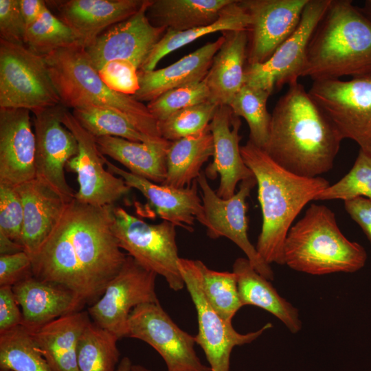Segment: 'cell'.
Returning <instances> with one entry per match:
<instances>
[{
    "instance_id": "cell-1",
    "label": "cell",
    "mask_w": 371,
    "mask_h": 371,
    "mask_svg": "<svg viewBox=\"0 0 371 371\" xmlns=\"http://www.w3.org/2000/svg\"><path fill=\"white\" fill-rule=\"evenodd\" d=\"M113 206L69 202L34 256L37 276L71 289L85 305L95 303L127 257L112 231Z\"/></svg>"
},
{
    "instance_id": "cell-2",
    "label": "cell",
    "mask_w": 371,
    "mask_h": 371,
    "mask_svg": "<svg viewBox=\"0 0 371 371\" xmlns=\"http://www.w3.org/2000/svg\"><path fill=\"white\" fill-rule=\"evenodd\" d=\"M342 140L331 120L295 82L274 106L263 150L284 169L313 178L331 170Z\"/></svg>"
},
{
    "instance_id": "cell-3",
    "label": "cell",
    "mask_w": 371,
    "mask_h": 371,
    "mask_svg": "<svg viewBox=\"0 0 371 371\" xmlns=\"http://www.w3.org/2000/svg\"><path fill=\"white\" fill-rule=\"evenodd\" d=\"M240 153L256 180L262 212L255 247L269 265H284V244L293 221L329 183L322 177H304L284 169L249 140L240 146Z\"/></svg>"
},
{
    "instance_id": "cell-4",
    "label": "cell",
    "mask_w": 371,
    "mask_h": 371,
    "mask_svg": "<svg viewBox=\"0 0 371 371\" xmlns=\"http://www.w3.org/2000/svg\"><path fill=\"white\" fill-rule=\"evenodd\" d=\"M371 74V20L349 0H330L310 39L302 77Z\"/></svg>"
},
{
    "instance_id": "cell-5",
    "label": "cell",
    "mask_w": 371,
    "mask_h": 371,
    "mask_svg": "<svg viewBox=\"0 0 371 371\" xmlns=\"http://www.w3.org/2000/svg\"><path fill=\"white\" fill-rule=\"evenodd\" d=\"M283 253L284 265L317 276L354 273L363 268L367 260L365 249L342 234L334 212L315 203L290 228Z\"/></svg>"
},
{
    "instance_id": "cell-6",
    "label": "cell",
    "mask_w": 371,
    "mask_h": 371,
    "mask_svg": "<svg viewBox=\"0 0 371 371\" xmlns=\"http://www.w3.org/2000/svg\"><path fill=\"white\" fill-rule=\"evenodd\" d=\"M44 58L63 106L73 109L87 103L109 109L123 115L144 135L164 139L147 105L109 89L82 45L60 49Z\"/></svg>"
},
{
    "instance_id": "cell-7",
    "label": "cell",
    "mask_w": 371,
    "mask_h": 371,
    "mask_svg": "<svg viewBox=\"0 0 371 371\" xmlns=\"http://www.w3.org/2000/svg\"><path fill=\"white\" fill-rule=\"evenodd\" d=\"M175 225L163 221L148 223L113 206L112 231L120 248L145 269L163 276L169 287L178 291L185 286L179 269Z\"/></svg>"
},
{
    "instance_id": "cell-8",
    "label": "cell",
    "mask_w": 371,
    "mask_h": 371,
    "mask_svg": "<svg viewBox=\"0 0 371 371\" xmlns=\"http://www.w3.org/2000/svg\"><path fill=\"white\" fill-rule=\"evenodd\" d=\"M60 104L44 56L0 39V108L35 113Z\"/></svg>"
},
{
    "instance_id": "cell-9",
    "label": "cell",
    "mask_w": 371,
    "mask_h": 371,
    "mask_svg": "<svg viewBox=\"0 0 371 371\" xmlns=\"http://www.w3.org/2000/svg\"><path fill=\"white\" fill-rule=\"evenodd\" d=\"M308 92L342 139H352L371 155V74L313 81Z\"/></svg>"
},
{
    "instance_id": "cell-10",
    "label": "cell",
    "mask_w": 371,
    "mask_h": 371,
    "mask_svg": "<svg viewBox=\"0 0 371 371\" xmlns=\"http://www.w3.org/2000/svg\"><path fill=\"white\" fill-rule=\"evenodd\" d=\"M179 269L196 311V344L203 350L210 371H230V357L234 348L252 342L271 328V323L256 331L238 333L232 322L224 320L207 300L201 286L199 260L180 258Z\"/></svg>"
},
{
    "instance_id": "cell-11",
    "label": "cell",
    "mask_w": 371,
    "mask_h": 371,
    "mask_svg": "<svg viewBox=\"0 0 371 371\" xmlns=\"http://www.w3.org/2000/svg\"><path fill=\"white\" fill-rule=\"evenodd\" d=\"M157 276L128 255L102 296L88 308L91 321L119 339L126 337L133 309L143 304L159 302L155 292Z\"/></svg>"
},
{
    "instance_id": "cell-12",
    "label": "cell",
    "mask_w": 371,
    "mask_h": 371,
    "mask_svg": "<svg viewBox=\"0 0 371 371\" xmlns=\"http://www.w3.org/2000/svg\"><path fill=\"white\" fill-rule=\"evenodd\" d=\"M330 0H308L294 32L265 63L247 65L245 85L262 89L270 95L302 77L307 47L312 34Z\"/></svg>"
},
{
    "instance_id": "cell-13",
    "label": "cell",
    "mask_w": 371,
    "mask_h": 371,
    "mask_svg": "<svg viewBox=\"0 0 371 371\" xmlns=\"http://www.w3.org/2000/svg\"><path fill=\"white\" fill-rule=\"evenodd\" d=\"M126 337L153 347L164 359L167 371H210L196 353L194 336L180 328L159 302L143 304L133 309Z\"/></svg>"
},
{
    "instance_id": "cell-14",
    "label": "cell",
    "mask_w": 371,
    "mask_h": 371,
    "mask_svg": "<svg viewBox=\"0 0 371 371\" xmlns=\"http://www.w3.org/2000/svg\"><path fill=\"white\" fill-rule=\"evenodd\" d=\"M201 192L207 236L213 239L225 237L235 243L245 254L257 272L267 280L274 279V273L260 256L248 238L247 199L256 185L254 177L242 181L239 190L230 198L218 196L208 183L204 171L197 178Z\"/></svg>"
},
{
    "instance_id": "cell-15",
    "label": "cell",
    "mask_w": 371,
    "mask_h": 371,
    "mask_svg": "<svg viewBox=\"0 0 371 371\" xmlns=\"http://www.w3.org/2000/svg\"><path fill=\"white\" fill-rule=\"evenodd\" d=\"M62 123L74 135L78 144V154L67 164L66 168L77 174L78 190L74 199L93 206L113 205L127 194L131 188L120 177L109 172L104 166L95 138L85 129L72 113L63 106Z\"/></svg>"
},
{
    "instance_id": "cell-16",
    "label": "cell",
    "mask_w": 371,
    "mask_h": 371,
    "mask_svg": "<svg viewBox=\"0 0 371 371\" xmlns=\"http://www.w3.org/2000/svg\"><path fill=\"white\" fill-rule=\"evenodd\" d=\"M62 107L60 104L33 113L35 173L36 179L69 202L76 192L66 180L65 170L67 163L78 154V144L60 120Z\"/></svg>"
},
{
    "instance_id": "cell-17",
    "label": "cell",
    "mask_w": 371,
    "mask_h": 371,
    "mask_svg": "<svg viewBox=\"0 0 371 371\" xmlns=\"http://www.w3.org/2000/svg\"><path fill=\"white\" fill-rule=\"evenodd\" d=\"M250 17L247 65L267 61L297 27L308 0H240Z\"/></svg>"
},
{
    "instance_id": "cell-18",
    "label": "cell",
    "mask_w": 371,
    "mask_h": 371,
    "mask_svg": "<svg viewBox=\"0 0 371 371\" xmlns=\"http://www.w3.org/2000/svg\"><path fill=\"white\" fill-rule=\"evenodd\" d=\"M150 0H144L140 9L128 19L117 23L102 33L85 48L89 60L98 71L106 63L126 60L138 69L166 32L149 21L146 11Z\"/></svg>"
},
{
    "instance_id": "cell-19",
    "label": "cell",
    "mask_w": 371,
    "mask_h": 371,
    "mask_svg": "<svg viewBox=\"0 0 371 371\" xmlns=\"http://www.w3.org/2000/svg\"><path fill=\"white\" fill-rule=\"evenodd\" d=\"M30 111L0 108V183L17 186L36 178V139Z\"/></svg>"
},
{
    "instance_id": "cell-20",
    "label": "cell",
    "mask_w": 371,
    "mask_h": 371,
    "mask_svg": "<svg viewBox=\"0 0 371 371\" xmlns=\"http://www.w3.org/2000/svg\"><path fill=\"white\" fill-rule=\"evenodd\" d=\"M240 117L234 115L227 105L218 106L209 126L213 137V160L204 171L207 179L220 176L216 191L221 198L227 199L236 193L237 184L254 177L245 164L239 142Z\"/></svg>"
},
{
    "instance_id": "cell-21",
    "label": "cell",
    "mask_w": 371,
    "mask_h": 371,
    "mask_svg": "<svg viewBox=\"0 0 371 371\" xmlns=\"http://www.w3.org/2000/svg\"><path fill=\"white\" fill-rule=\"evenodd\" d=\"M107 170L122 178L132 189L139 191L163 219L189 232L196 221L205 227L206 220L198 182L184 188L156 183L122 169L104 158Z\"/></svg>"
},
{
    "instance_id": "cell-22",
    "label": "cell",
    "mask_w": 371,
    "mask_h": 371,
    "mask_svg": "<svg viewBox=\"0 0 371 371\" xmlns=\"http://www.w3.org/2000/svg\"><path fill=\"white\" fill-rule=\"evenodd\" d=\"M21 308L22 324L33 332L63 316L82 311L85 304L71 289L31 276L12 286Z\"/></svg>"
},
{
    "instance_id": "cell-23",
    "label": "cell",
    "mask_w": 371,
    "mask_h": 371,
    "mask_svg": "<svg viewBox=\"0 0 371 371\" xmlns=\"http://www.w3.org/2000/svg\"><path fill=\"white\" fill-rule=\"evenodd\" d=\"M144 0H68L50 1L58 18L77 35L81 45L89 46L106 28L123 21L142 7Z\"/></svg>"
},
{
    "instance_id": "cell-24",
    "label": "cell",
    "mask_w": 371,
    "mask_h": 371,
    "mask_svg": "<svg viewBox=\"0 0 371 371\" xmlns=\"http://www.w3.org/2000/svg\"><path fill=\"white\" fill-rule=\"evenodd\" d=\"M16 188L23 208L21 243L32 257L54 229L69 202L36 178Z\"/></svg>"
},
{
    "instance_id": "cell-25",
    "label": "cell",
    "mask_w": 371,
    "mask_h": 371,
    "mask_svg": "<svg viewBox=\"0 0 371 371\" xmlns=\"http://www.w3.org/2000/svg\"><path fill=\"white\" fill-rule=\"evenodd\" d=\"M224 40L223 34L166 67L138 70L139 88L133 98L149 102L170 89L203 80Z\"/></svg>"
},
{
    "instance_id": "cell-26",
    "label": "cell",
    "mask_w": 371,
    "mask_h": 371,
    "mask_svg": "<svg viewBox=\"0 0 371 371\" xmlns=\"http://www.w3.org/2000/svg\"><path fill=\"white\" fill-rule=\"evenodd\" d=\"M222 33L224 42L213 58L205 81L210 100L218 106H229L245 85L248 36L247 30Z\"/></svg>"
},
{
    "instance_id": "cell-27",
    "label": "cell",
    "mask_w": 371,
    "mask_h": 371,
    "mask_svg": "<svg viewBox=\"0 0 371 371\" xmlns=\"http://www.w3.org/2000/svg\"><path fill=\"white\" fill-rule=\"evenodd\" d=\"M91 320L87 311H80L59 317L32 332L52 371H78V344Z\"/></svg>"
},
{
    "instance_id": "cell-28",
    "label": "cell",
    "mask_w": 371,
    "mask_h": 371,
    "mask_svg": "<svg viewBox=\"0 0 371 371\" xmlns=\"http://www.w3.org/2000/svg\"><path fill=\"white\" fill-rule=\"evenodd\" d=\"M102 155L124 166L132 174L161 184L166 177V154L171 142H135L101 136L95 137Z\"/></svg>"
},
{
    "instance_id": "cell-29",
    "label": "cell",
    "mask_w": 371,
    "mask_h": 371,
    "mask_svg": "<svg viewBox=\"0 0 371 371\" xmlns=\"http://www.w3.org/2000/svg\"><path fill=\"white\" fill-rule=\"evenodd\" d=\"M243 306L253 305L271 313L293 334L302 329L298 310L281 297L269 280L256 271L247 258L233 264Z\"/></svg>"
},
{
    "instance_id": "cell-30",
    "label": "cell",
    "mask_w": 371,
    "mask_h": 371,
    "mask_svg": "<svg viewBox=\"0 0 371 371\" xmlns=\"http://www.w3.org/2000/svg\"><path fill=\"white\" fill-rule=\"evenodd\" d=\"M233 1L150 0L146 15L156 27L182 32L214 23Z\"/></svg>"
},
{
    "instance_id": "cell-31",
    "label": "cell",
    "mask_w": 371,
    "mask_h": 371,
    "mask_svg": "<svg viewBox=\"0 0 371 371\" xmlns=\"http://www.w3.org/2000/svg\"><path fill=\"white\" fill-rule=\"evenodd\" d=\"M210 126L202 132L171 142L166 154V177L164 185L184 188L197 179L201 167L214 155Z\"/></svg>"
},
{
    "instance_id": "cell-32",
    "label": "cell",
    "mask_w": 371,
    "mask_h": 371,
    "mask_svg": "<svg viewBox=\"0 0 371 371\" xmlns=\"http://www.w3.org/2000/svg\"><path fill=\"white\" fill-rule=\"evenodd\" d=\"M250 17L240 0H234L214 23L182 32L166 30L153 47L139 70L155 69L159 62L166 55L196 39L212 33L247 30Z\"/></svg>"
},
{
    "instance_id": "cell-33",
    "label": "cell",
    "mask_w": 371,
    "mask_h": 371,
    "mask_svg": "<svg viewBox=\"0 0 371 371\" xmlns=\"http://www.w3.org/2000/svg\"><path fill=\"white\" fill-rule=\"evenodd\" d=\"M119 339L91 320L82 331L77 348L78 371H115L120 352Z\"/></svg>"
},
{
    "instance_id": "cell-34",
    "label": "cell",
    "mask_w": 371,
    "mask_h": 371,
    "mask_svg": "<svg viewBox=\"0 0 371 371\" xmlns=\"http://www.w3.org/2000/svg\"><path fill=\"white\" fill-rule=\"evenodd\" d=\"M1 371H52L32 331L23 325L0 333Z\"/></svg>"
},
{
    "instance_id": "cell-35",
    "label": "cell",
    "mask_w": 371,
    "mask_h": 371,
    "mask_svg": "<svg viewBox=\"0 0 371 371\" xmlns=\"http://www.w3.org/2000/svg\"><path fill=\"white\" fill-rule=\"evenodd\" d=\"M73 115L93 137L113 136L135 142H162L155 139L137 129L123 115L91 104H82L73 109Z\"/></svg>"
},
{
    "instance_id": "cell-36",
    "label": "cell",
    "mask_w": 371,
    "mask_h": 371,
    "mask_svg": "<svg viewBox=\"0 0 371 371\" xmlns=\"http://www.w3.org/2000/svg\"><path fill=\"white\" fill-rule=\"evenodd\" d=\"M270 94L262 89L245 85L229 106L238 117H243L249 128V141L263 149L268 141L271 113L267 109Z\"/></svg>"
},
{
    "instance_id": "cell-37",
    "label": "cell",
    "mask_w": 371,
    "mask_h": 371,
    "mask_svg": "<svg viewBox=\"0 0 371 371\" xmlns=\"http://www.w3.org/2000/svg\"><path fill=\"white\" fill-rule=\"evenodd\" d=\"M76 45H81L77 35L48 7L26 30L25 45L39 56H45L56 50Z\"/></svg>"
},
{
    "instance_id": "cell-38",
    "label": "cell",
    "mask_w": 371,
    "mask_h": 371,
    "mask_svg": "<svg viewBox=\"0 0 371 371\" xmlns=\"http://www.w3.org/2000/svg\"><path fill=\"white\" fill-rule=\"evenodd\" d=\"M199 266L201 286L207 300L224 320L232 322L234 316L243 306L235 273L212 270L201 260Z\"/></svg>"
},
{
    "instance_id": "cell-39",
    "label": "cell",
    "mask_w": 371,
    "mask_h": 371,
    "mask_svg": "<svg viewBox=\"0 0 371 371\" xmlns=\"http://www.w3.org/2000/svg\"><path fill=\"white\" fill-rule=\"evenodd\" d=\"M218 106L207 102L180 110L158 122L162 138L169 142L199 133L207 128Z\"/></svg>"
},
{
    "instance_id": "cell-40",
    "label": "cell",
    "mask_w": 371,
    "mask_h": 371,
    "mask_svg": "<svg viewBox=\"0 0 371 371\" xmlns=\"http://www.w3.org/2000/svg\"><path fill=\"white\" fill-rule=\"evenodd\" d=\"M364 197L371 200V155L359 150L351 170L339 181L329 186L315 200Z\"/></svg>"
},
{
    "instance_id": "cell-41",
    "label": "cell",
    "mask_w": 371,
    "mask_h": 371,
    "mask_svg": "<svg viewBox=\"0 0 371 371\" xmlns=\"http://www.w3.org/2000/svg\"><path fill=\"white\" fill-rule=\"evenodd\" d=\"M210 93L205 79L170 89L148 102L147 107L157 122L164 120L183 109L210 100Z\"/></svg>"
},
{
    "instance_id": "cell-42",
    "label": "cell",
    "mask_w": 371,
    "mask_h": 371,
    "mask_svg": "<svg viewBox=\"0 0 371 371\" xmlns=\"http://www.w3.org/2000/svg\"><path fill=\"white\" fill-rule=\"evenodd\" d=\"M23 208L14 186L0 183V233L21 243Z\"/></svg>"
},
{
    "instance_id": "cell-43",
    "label": "cell",
    "mask_w": 371,
    "mask_h": 371,
    "mask_svg": "<svg viewBox=\"0 0 371 371\" xmlns=\"http://www.w3.org/2000/svg\"><path fill=\"white\" fill-rule=\"evenodd\" d=\"M138 70L131 61L119 59L106 63L98 71L109 89L117 93L133 95L139 88Z\"/></svg>"
},
{
    "instance_id": "cell-44",
    "label": "cell",
    "mask_w": 371,
    "mask_h": 371,
    "mask_svg": "<svg viewBox=\"0 0 371 371\" xmlns=\"http://www.w3.org/2000/svg\"><path fill=\"white\" fill-rule=\"evenodd\" d=\"M26 30L19 0H0V39L25 45Z\"/></svg>"
},
{
    "instance_id": "cell-45",
    "label": "cell",
    "mask_w": 371,
    "mask_h": 371,
    "mask_svg": "<svg viewBox=\"0 0 371 371\" xmlns=\"http://www.w3.org/2000/svg\"><path fill=\"white\" fill-rule=\"evenodd\" d=\"M31 276H33L32 259L25 251L0 256V286H13Z\"/></svg>"
},
{
    "instance_id": "cell-46",
    "label": "cell",
    "mask_w": 371,
    "mask_h": 371,
    "mask_svg": "<svg viewBox=\"0 0 371 371\" xmlns=\"http://www.w3.org/2000/svg\"><path fill=\"white\" fill-rule=\"evenodd\" d=\"M23 315L12 286H0V333L22 324Z\"/></svg>"
},
{
    "instance_id": "cell-47",
    "label": "cell",
    "mask_w": 371,
    "mask_h": 371,
    "mask_svg": "<svg viewBox=\"0 0 371 371\" xmlns=\"http://www.w3.org/2000/svg\"><path fill=\"white\" fill-rule=\"evenodd\" d=\"M344 207L350 217L361 227L371 243V200L356 197L344 201Z\"/></svg>"
},
{
    "instance_id": "cell-48",
    "label": "cell",
    "mask_w": 371,
    "mask_h": 371,
    "mask_svg": "<svg viewBox=\"0 0 371 371\" xmlns=\"http://www.w3.org/2000/svg\"><path fill=\"white\" fill-rule=\"evenodd\" d=\"M21 11L27 28L34 23L47 7L43 0H19Z\"/></svg>"
},
{
    "instance_id": "cell-49",
    "label": "cell",
    "mask_w": 371,
    "mask_h": 371,
    "mask_svg": "<svg viewBox=\"0 0 371 371\" xmlns=\"http://www.w3.org/2000/svg\"><path fill=\"white\" fill-rule=\"evenodd\" d=\"M24 251L23 246L0 233V256L13 254Z\"/></svg>"
},
{
    "instance_id": "cell-50",
    "label": "cell",
    "mask_w": 371,
    "mask_h": 371,
    "mask_svg": "<svg viewBox=\"0 0 371 371\" xmlns=\"http://www.w3.org/2000/svg\"><path fill=\"white\" fill-rule=\"evenodd\" d=\"M133 366L131 359L124 357L120 360L115 371H133Z\"/></svg>"
},
{
    "instance_id": "cell-51",
    "label": "cell",
    "mask_w": 371,
    "mask_h": 371,
    "mask_svg": "<svg viewBox=\"0 0 371 371\" xmlns=\"http://www.w3.org/2000/svg\"><path fill=\"white\" fill-rule=\"evenodd\" d=\"M361 11L371 20V0H366Z\"/></svg>"
},
{
    "instance_id": "cell-52",
    "label": "cell",
    "mask_w": 371,
    "mask_h": 371,
    "mask_svg": "<svg viewBox=\"0 0 371 371\" xmlns=\"http://www.w3.org/2000/svg\"><path fill=\"white\" fill-rule=\"evenodd\" d=\"M133 371H153L142 365H133Z\"/></svg>"
}]
</instances>
